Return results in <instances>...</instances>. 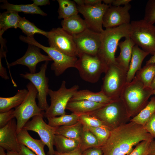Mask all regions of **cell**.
Returning <instances> with one entry per match:
<instances>
[{"label": "cell", "instance_id": "obj_26", "mask_svg": "<svg viewBox=\"0 0 155 155\" xmlns=\"http://www.w3.org/2000/svg\"><path fill=\"white\" fill-rule=\"evenodd\" d=\"M18 12L13 11H7L0 13V36L8 29L18 28L19 22L21 18Z\"/></svg>", "mask_w": 155, "mask_h": 155}, {"label": "cell", "instance_id": "obj_40", "mask_svg": "<svg viewBox=\"0 0 155 155\" xmlns=\"http://www.w3.org/2000/svg\"><path fill=\"white\" fill-rule=\"evenodd\" d=\"M15 118L14 109L0 113V128H2Z\"/></svg>", "mask_w": 155, "mask_h": 155}, {"label": "cell", "instance_id": "obj_30", "mask_svg": "<svg viewBox=\"0 0 155 155\" xmlns=\"http://www.w3.org/2000/svg\"><path fill=\"white\" fill-rule=\"evenodd\" d=\"M154 113L155 96H152L146 106L137 115L131 119L129 121L134 122L143 126Z\"/></svg>", "mask_w": 155, "mask_h": 155}, {"label": "cell", "instance_id": "obj_24", "mask_svg": "<svg viewBox=\"0 0 155 155\" xmlns=\"http://www.w3.org/2000/svg\"><path fill=\"white\" fill-rule=\"evenodd\" d=\"M87 100L104 104L109 103L114 100L106 96L102 91L94 92L88 90L77 91L69 101Z\"/></svg>", "mask_w": 155, "mask_h": 155}, {"label": "cell", "instance_id": "obj_25", "mask_svg": "<svg viewBox=\"0 0 155 155\" xmlns=\"http://www.w3.org/2000/svg\"><path fill=\"white\" fill-rule=\"evenodd\" d=\"M25 89L18 90L14 96L9 97H0V113L8 111L20 105L25 99L28 93Z\"/></svg>", "mask_w": 155, "mask_h": 155}, {"label": "cell", "instance_id": "obj_53", "mask_svg": "<svg viewBox=\"0 0 155 155\" xmlns=\"http://www.w3.org/2000/svg\"><path fill=\"white\" fill-rule=\"evenodd\" d=\"M5 150L3 148L0 147V155H7L5 152Z\"/></svg>", "mask_w": 155, "mask_h": 155}, {"label": "cell", "instance_id": "obj_52", "mask_svg": "<svg viewBox=\"0 0 155 155\" xmlns=\"http://www.w3.org/2000/svg\"><path fill=\"white\" fill-rule=\"evenodd\" d=\"M7 155H19L18 153L13 151H7Z\"/></svg>", "mask_w": 155, "mask_h": 155}, {"label": "cell", "instance_id": "obj_31", "mask_svg": "<svg viewBox=\"0 0 155 155\" xmlns=\"http://www.w3.org/2000/svg\"><path fill=\"white\" fill-rule=\"evenodd\" d=\"M59 7L58 10L59 19H65L73 16L78 14L77 6L74 1L57 0Z\"/></svg>", "mask_w": 155, "mask_h": 155}, {"label": "cell", "instance_id": "obj_42", "mask_svg": "<svg viewBox=\"0 0 155 155\" xmlns=\"http://www.w3.org/2000/svg\"><path fill=\"white\" fill-rule=\"evenodd\" d=\"M101 149L99 147H94L87 149L82 152V155H102Z\"/></svg>", "mask_w": 155, "mask_h": 155}, {"label": "cell", "instance_id": "obj_17", "mask_svg": "<svg viewBox=\"0 0 155 155\" xmlns=\"http://www.w3.org/2000/svg\"><path fill=\"white\" fill-rule=\"evenodd\" d=\"M48 56L42 54L40 48L33 45L28 44V48L24 55L16 61L9 63L8 67L17 65H22L28 67L30 73H36L37 65L43 61H51Z\"/></svg>", "mask_w": 155, "mask_h": 155}, {"label": "cell", "instance_id": "obj_10", "mask_svg": "<svg viewBox=\"0 0 155 155\" xmlns=\"http://www.w3.org/2000/svg\"><path fill=\"white\" fill-rule=\"evenodd\" d=\"M79 88L78 85H75L68 88L66 82L63 80L57 90L49 89L48 94L50 97L51 104L44 112V116L47 118L66 114L67 105Z\"/></svg>", "mask_w": 155, "mask_h": 155}, {"label": "cell", "instance_id": "obj_49", "mask_svg": "<svg viewBox=\"0 0 155 155\" xmlns=\"http://www.w3.org/2000/svg\"><path fill=\"white\" fill-rule=\"evenodd\" d=\"M155 63V54L152 55L150 59L146 61V64Z\"/></svg>", "mask_w": 155, "mask_h": 155}, {"label": "cell", "instance_id": "obj_4", "mask_svg": "<svg viewBox=\"0 0 155 155\" xmlns=\"http://www.w3.org/2000/svg\"><path fill=\"white\" fill-rule=\"evenodd\" d=\"M87 114L96 117L111 130L127 123L130 120L120 98Z\"/></svg>", "mask_w": 155, "mask_h": 155}, {"label": "cell", "instance_id": "obj_8", "mask_svg": "<svg viewBox=\"0 0 155 155\" xmlns=\"http://www.w3.org/2000/svg\"><path fill=\"white\" fill-rule=\"evenodd\" d=\"M127 73L117 64L109 65L103 78L100 91L113 100L120 98L127 82Z\"/></svg>", "mask_w": 155, "mask_h": 155}, {"label": "cell", "instance_id": "obj_45", "mask_svg": "<svg viewBox=\"0 0 155 155\" xmlns=\"http://www.w3.org/2000/svg\"><path fill=\"white\" fill-rule=\"evenodd\" d=\"M131 1V0H113L112 5L116 7L120 6L122 5H125L129 3Z\"/></svg>", "mask_w": 155, "mask_h": 155}, {"label": "cell", "instance_id": "obj_21", "mask_svg": "<svg viewBox=\"0 0 155 155\" xmlns=\"http://www.w3.org/2000/svg\"><path fill=\"white\" fill-rule=\"evenodd\" d=\"M149 54L137 45L134 46L127 73V82H131L133 79L137 72L142 68L144 60Z\"/></svg>", "mask_w": 155, "mask_h": 155}, {"label": "cell", "instance_id": "obj_34", "mask_svg": "<svg viewBox=\"0 0 155 155\" xmlns=\"http://www.w3.org/2000/svg\"><path fill=\"white\" fill-rule=\"evenodd\" d=\"M80 145L82 152L89 148L98 147V142L96 138L88 128L83 127Z\"/></svg>", "mask_w": 155, "mask_h": 155}, {"label": "cell", "instance_id": "obj_11", "mask_svg": "<svg viewBox=\"0 0 155 155\" xmlns=\"http://www.w3.org/2000/svg\"><path fill=\"white\" fill-rule=\"evenodd\" d=\"M46 37L50 47L66 55L78 56V52L73 35L62 28L52 29L48 32Z\"/></svg>", "mask_w": 155, "mask_h": 155}, {"label": "cell", "instance_id": "obj_55", "mask_svg": "<svg viewBox=\"0 0 155 155\" xmlns=\"http://www.w3.org/2000/svg\"><path fill=\"white\" fill-rule=\"evenodd\" d=\"M153 90L154 92L153 95H155V89Z\"/></svg>", "mask_w": 155, "mask_h": 155}, {"label": "cell", "instance_id": "obj_27", "mask_svg": "<svg viewBox=\"0 0 155 155\" xmlns=\"http://www.w3.org/2000/svg\"><path fill=\"white\" fill-rule=\"evenodd\" d=\"M3 3L1 6V9L7 11H13L18 12H23L26 13L38 14L46 16L47 14L39 7L33 3L31 4L15 5L9 3L6 0H1Z\"/></svg>", "mask_w": 155, "mask_h": 155}, {"label": "cell", "instance_id": "obj_36", "mask_svg": "<svg viewBox=\"0 0 155 155\" xmlns=\"http://www.w3.org/2000/svg\"><path fill=\"white\" fill-rule=\"evenodd\" d=\"M88 129L96 138L98 142V147H100L105 143L112 130L109 128L105 127H90Z\"/></svg>", "mask_w": 155, "mask_h": 155}, {"label": "cell", "instance_id": "obj_15", "mask_svg": "<svg viewBox=\"0 0 155 155\" xmlns=\"http://www.w3.org/2000/svg\"><path fill=\"white\" fill-rule=\"evenodd\" d=\"M110 5L104 3L90 6H77L79 12L82 14L89 28L96 32L101 33L104 30L103 18L104 14Z\"/></svg>", "mask_w": 155, "mask_h": 155}, {"label": "cell", "instance_id": "obj_2", "mask_svg": "<svg viewBox=\"0 0 155 155\" xmlns=\"http://www.w3.org/2000/svg\"><path fill=\"white\" fill-rule=\"evenodd\" d=\"M154 92L153 90L145 86L135 76L131 82H126L120 98L130 118L137 115L146 106Z\"/></svg>", "mask_w": 155, "mask_h": 155}, {"label": "cell", "instance_id": "obj_54", "mask_svg": "<svg viewBox=\"0 0 155 155\" xmlns=\"http://www.w3.org/2000/svg\"><path fill=\"white\" fill-rule=\"evenodd\" d=\"M150 88L153 90L155 89V77L151 85Z\"/></svg>", "mask_w": 155, "mask_h": 155}, {"label": "cell", "instance_id": "obj_6", "mask_svg": "<svg viewBox=\"0 0 155 155\" xmlns=\"http://www.w3.org/2000/svg\"><path fill=\"white\" fill-rule=\"evenodd\" d=\"M75 65L81 78L90 83H95L99 80L101 74L105 73L108 66L97 55L92 56L80 53Z\"/></svg>", "mask_w": 155, "mask_h": 155}, {"label": "cell", "instance_id": "obj_41", "mask_svg": "<svg viewBox=\"0 0 155 155\" xmlns=\"http://www.w3.org/2000/svg\"><path fill=\"white\" fill-rule=\"evenodd\" d=\"M145 129L155 139V113L143 126Z\"/></svg>", "mask_w": 155, "mask_h": 155}, {"label": "cell", "instance_id": "obj_33", "mask_svg": "<svg viewBox=\"0 0 155 155\" xmlns=\"http://www.w3.org/2000/svg\"><path fill=\"white\" fill-rule=\"evenodd\" d=\"M48 124L53 127L69 125L75 124L79 121V116L72 113L65 114L58 117L47 118Z\"/></svg>", "mask_w": 155, "mask_h": 155}, {"label": "cell", "instance_id": "obj_12", "mask_svg": "<svg viewBox=\"0 0 155 155\" xmlns=\"http://www.w3.org/2000/svg\"><path fill=\"white\" fill-rule=\"evenodd\" d=\"M49 62L46 61L42 65L38 72L34 73L26 72L25 74H20L22 78L29 80L36 89L38 92L37 96L38 101V105L43 111H46L49 107L46 100L49 90V79L46 75Z\"/></svg>", "mask_w": 155, "mask_h": 155}, {"label": "cell", "instance_id": "obj_35", "mask_svg": "<svg viewBox=\"0 0 155 155\" xmlns=\"http://www.w3.org/2000/svg\"><path fill=\"white\" fill-rule=\"evenodd\" d=\"M18 28L28 37L34 36V34H38L43 35L46 37L48 33V32L38 28L33 23L26 19L25 17H22L19 22Z\"/></svg>", "mask_w": 155, "mask_h": 155}, {"label": "cell", "instance_id": "obj_43", "mask_svg": "<svg viewBox=\"0 0 155 155\" xmlns=\"http://www.w3.org/2000/svg\"><path fill=\"white\" fill-rule=\"evenodd\" d=\"M53 155H82V152L79 144L76 149L69 152L60 153L55 151Z\"/></svg>", "mask_w": 155, "mask_h": 155}, {"label": "cell", "instance_id": "obj_46", "mask_svg": "<svg viewBox=\"0 0 155 155\" xmlns=\"http://www.w3.org/2000/svg\"><path fill=\"white\" fill-rule=\"evenodd\" d=\"M101 0H84L85 5L88 6H93L102 3Z\"/></svg>", "mask_w": 155, "mask_h": 155}, {"label": "cell", "instance_id": "obj_32", "mask_svg": "<svg viewBox=\"0 0 155 155\" xmlns=\"http://www.w3.org/2000/svg\"><path fill=\"white\" fill-rule=\"evenodd\" d=\"M146 87L150 88L155 77V63L146 64L135 75Z\"/></svg>", "mask_w": 155, "mask_h": 155}, {"label": "cell", "instance_id": "obj_5", "mask_svg": "<svg viewBox=\"0 0 155 155\" xmlns=\"http://www.w3.org/2000/svg\"><path fill=\"white\" fill-rule=\"evenodd\" d=\"M129 36L135 45L152 55L155 54V26L144 20L132 21Z\"/></svg>", "mask_w": 155, "mask_h": 155}, {"label": "cell", "instance_id": "obj_51", "mask_svg": "<svg viewBox=\"0 0 155 155\" xmlns=\"http://www.w3.org/2000/svg\"><path fill=\"white\" fill-rule=\"evenodd\" d=\"M102 1L105 4L107 5H111L113 0H103Z\"/></svg>", "mask_w": 155, "mask_h": 155}, {"label": "cell", "instance_id": "obj_14", "mask_svg": "<svg viewBox=\"0 0 155 155\" xmlns=\"http://www.w3.org/2000/svg\"><path fill=\"white\" fill-rule=\"evenodd\" d=\"M73 36L78 55L80 53L92 56L98 54L101 43V33L87 28L80 33Z\"/></svg>", "mask_w": 155, "mask_h": 155}, {"label": "cell", "instance_id": "obj_22", "mask_svg": "<svg viewBox=\"0 0 155 155\" xmlns=\"http://www.w3.org/2000/svg\"><path fill=\"white\" fill-rule=\"evenodd\" d=\"M20 144H23L37 155H46L44 150L45 144L41 140L35 139L29 134L28 131L22 129L17 133Z\"/></svg>", "mask_w": 155, "mask_h": 155}, {"label": "cell", "instance_id": "obj_1", "mask_svg": "<svg viewBox=\"0 0 155 155\" xmlns=\"http://www.w3.org/2000/svg\"><path fill=\"white\" fill-rule=\"evenodd\" d=\"M154 138L143 126L130 121L111 130L107 141L100 148L102 155H127L141 142Z\"/></svg>", "mask_w": 155, "mask_h": 155}, {"label": "cell", "instance_id": "obj_44", "mask_svg": "<svg viewBox=\"0 0 155 155\" xmlns=\"http://www.w3.org/2000/svg\"><path fill=\"white\" fill-rule=\"evenodd\" d=\"M19 155H37L25 146L20 144Z\"/></svg>", "mask_w": 155, "mask_h": 155}, {"label": "cell", "instance_id": "obj_48", "mask_svg": "<svg viewBox=\"0 0 155 155\" xmlns=\"http://www.w3.org/2000/svg\"><path fill=\"white\" fill-rule=\"evenodd\" d=\"M147 155H155V140L150 142Z\"/></svg>", "mask_w": 155, "mask_h": 155}, {"label": "cell", "instance_id": "obj_18", "mask_svg": "<svg viewBox=\"0 0 155 155\" xmlns=\"http://www.w3.org/2000/svg\"><path fill=\"white\" fill-rule=\"evenodd\" d=\"M0 147L7 151L19 153L20 144L17 138V122L14 119L0 129Z\"/></svg>", "mask_w": 155, "mask_h": 155}, {"label": "cell", "instance_id": "obj_29", "mask_svg": "<svg viewBox=\"0 0 155 155\" xmlns=\"http://www.w3.org/2000/svg\"><path fill=\"white\" fill-rule=\"evenodd\" d=\"M83 131V125L79 121L77 123L70 125L57 127L55 131V134L80 141Z\"/></svg>", "mask_w": 155, "mask_h": 155}, {"label": "cell", "instance_id": "obj_23", "mask_svg": "<svg viewBox=\"0 0 155 155\" xmlns=\"http://www.w3.org/2000/svg\"><path fill=\"white\" fill-rule=\"evenodd\" d=\"M61 24L63 29L72 35L79 34L89 28L85 20L78 14L64 19Z\"/></svg>", "mask_w": 155, "mask_h": 155}, {"label": "cell", "instance_id": "obj_19", "mask_svg": "<svg viewBox=\"0 0 155 155\" xmlns=\"http://www.w3.org/2000/svg\"><path fill=\"white\" fill-rule=\"evenodd\" d=\"M135 44L129 36L125 38V40L119 42V55L116 58L117 64L127 71L129 69L133 49Z\"/></svg>", "mask_w": 155, "mask_h": 155}, {"label": "cell", "instance_id": "obj_3", "mask_svg": "<svg viewBox=\"0 0 155 155\" xmlns=\"http://www.w3.org/2000/svg\"><path fill=\"white\" fill-rule=\"evenodd\" d=\"M130 24L106 28L101 33V43L97 55L108 66L117 64L115 53L120 40L129 36Z\"/></svg>", "mask_w": 155, "mask_h": 155}, {"label": "cell", "instance_id": "obj_28", "mask_svg": "<svg viewBox=\"0 0 155 155\" xmlns=\"http://www.w3.org/2000/svg\"><path fill=\"white\" fill-rule=\"evenodd\" d=\"M80 141L68 138L64 136L55 135L53 145L56 151L60 153H65L71 151L79 145Z\"/></svg>", "mask_w": 155, "mask_h": 155}, {"label": "cell", "instance_id": "obj_39", "mask_svg": "<svg viewBox=\"0 0 155 155\" xmlns=\"http://www.w3.org/2000/svg\"><path fill=\"white\" fill-rule=\"evenodd\" d=\"M152 141L146 140L141 142L127 155H147L149 146Z\"/></svg>", "mask_w": 155, "mask_h": 155}, {"label": "cell", "instance_id": "obj_13", "mask_svg": "<svg viewBox=\"0 0 155 155\" xmlns=\"http://www.w3.org/2000/svg\"><path fill=\"white\" fill-rule=\"evenodd\" d=\"M44 115L35 116L28 121L23 129L37 133L49 149L48 155H53L55 150L53 142L55 131L57 127H53L46 124L43 119Z\"/></svg>", "mask_w": 155, "mask_h": 155}, {"label": "cell", "instance_id": "obj_20", "mask_svg": "<svg viewBox=\"0 0 155 155\" xmlns=\"http://www.w3.org/2000/svg\"><path fill=\"white\" fill-rule=\"evenodd\" d=\"M106 104L87 100L69 101L67 105L66 109L79 116L88 114Z\"/></svg>", "mask_w": 155, "mask_h": 155}, {"label": "cell", "instance_id": "obj_47", "mask_svg": "<svg viewBox=\"0 0 155 155\" xmlns=\"http://www.w3.org/2000/svg\"><path fill=\"white\" fill-rule=\"evenodd\" d=\"M33 3L37 6L45 5L50 4L49 0H32Z\"/></svg>", "mask_w": 155, "mask_h": 155}, {"label": "cell", "instance_id": "obj_7", "mask_svg": "<svg viewBox=\"0 0 155 155\" xmlns=\"http://www.w3.org/2000/svg\"><path fill=\"white\" fill-rule=\"evenodd\" d=\"M26 87L28 92L25 99L14 110L15 118L16 119L17 133L23 129L30 118L37 115H44V113L36 103V99L38 92L35 86L30 82Z\"/></svg>", "mask_w": 155, "mask_h": 155}, {"label": "cell", "instance_id": "obj_38", "mask_svg": "<svg viewBox=\"0 0 155 155\" xmlns=\"http://www.w3.org/2000/svg\"><path fill=\"white\" fill-rule=\"evenodd\" d=\"M143 19L151 24L155 23V0H149L147 1Z\"/></svg>", "mask_w": 155, "mask_h": 155}, {"label": "cell", "instance_id": "obj_16", "mask_svg": "<svg viewBox=\"0 0 155 155\" xmlns=\"http://www.w3.org/2000/svg\"><path fill=\"white\" fill-rule=\"evenodd\" d=\"M131 8V5L129 3L123 7L110 5L103 17V27L105 29L111 28L130 24L129 11Z\"/></svg>", "mask_w": 155, "mask_h": 155}, {"label": "cell", "instance_id": "obj_9", "mask_svg": "<svg viewBox=\"0 0 155 155\" xmlns=\"http://www.w3.org/2000/svg\"><path fill=\"white\" fill-rule=\"evenodd\" d=\"M20 39L28 44L35 45L43 50L53 61L51 65V69L56 76L62 74L68 68L75 67L78 59L76 57L65 54L50 47L44 46L37 42L34 36L28 37L20 35Z\"/></svg>", "mask_w": 155, "mask_h": 155}, {"label": "cell", "instance_id": "obj_50", "mask_svg": "<svg viewBox=\"0 0 155 155\" xmlns=\"http://www.w3.org/2000/svg\"><path fill=\"white\" fill-rule=\"evenodd\" d=\"M78 6H82L85 5L84 0H73Z\"/></svg>", "mask_w": 155, "mask_h": 155}, {"label": "cell", "instance_id": "obj_37", "mask_svg": "<svg viewBox=\"0 0 155 155\" xmlns=\"http://www.w3.org/2000/svg\"><path fill=\"white\" fill-rule=\"evenodd\" d=\"M79 116V121L84 127L88 128L105 127L109 128L103 122L94 116L88 114H83Z\"/></svg>", "mask_w": 155, "mask_h": 155}]
</instances>
